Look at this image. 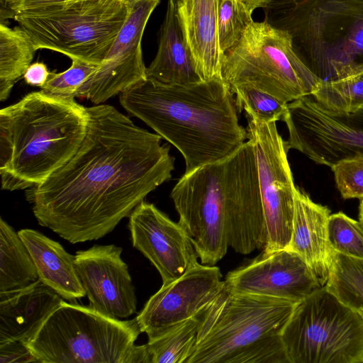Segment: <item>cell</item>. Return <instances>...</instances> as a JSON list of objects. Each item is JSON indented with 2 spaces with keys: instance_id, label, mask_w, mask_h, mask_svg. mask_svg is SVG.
Masks as SVG:
<instances>
[{
  "instance_id": "1",
  "label": "cell",
  "mask_w": 363,
  "mask_h": 363,
  "mask_svg": "<svg viewBox=\"0 0 363 363\" xmlns=\"http://www.w3.org/2000/svg\"><path fill=\"white\" fill-rule=\"evenodd\" d=\"M86 135L74 155L27 201L38 223L72 244L102 238L172 177L174 157L162 137L115 107L87 108Z\"/></svg>"
},
{
  "instance_id": "2",
  "label": "cell",
  "mask_w": 363,
  "mask_h": 363,
  "mask_svg": "<svg viewBox=\"0 0 363 363\" xmlns=\"http://www.w3.org/2000/svg\"><path fill=\"white\" fill-rule=\"evenodd\" d=\"M119 101L181 152L184 173L228 157L247 138L233 93L223 78L188 85L147 78L121 92Z\"/></svg>"
},
{
  "instance_id": "3",
  "label": "cell",
  "mask_w": 363,
  "mask_h": 363,
  "mask_svg": "<svg viewBox=\"0 0 363 363\" xmlns=\"http://www.w3.org/2000/svg\"><path fill=\"white\" fill-rule=\"evenodd\" d=\"M87 108L74 97L28 93L0 110L1 189L42 184L77 151L87 130Z\"/></svg>"
},
{
  "instance_id": "4",
  "label": "cell",
  "mask_w": 363,
  "mask_h": 363,
  "mask_svg": "<svg viewBox=\"0 0 363 363\" xmlns=\"http://www.w3.org/2000/svg\"><path fill=\"white\" fill-rule=\"evenodd\" d=\"M296 304L234 293L224 282L205 309L186 363H289L282 333Z\"/></svg>"
},
{
  "instance_id": "5",
  "label": "cell",
  "mask_w": 363,
  "mask_h": 363,
  "mask_svg": "<svg viewBox=\"0 0 363 363\" xmlns=\"http://www.w3.org/2000/svg\"><path fill=\"white\" fill-rule=\"evenodd\" d=\"M263 9L264 21L289 33L323 82L363 72V0H273Z\"/></svg>"
},
{
  "instance_id": "6",
  "label": "cell",
  "mask_w": 363,
  "mask_h": 363,
  "mask_svg": "<svg viewBox=\"0 0 363 363\" xmlns=\"http://www.w3.org/2000/svg\"><path fill=\"white\" fill-rule=\"evenodd\" d=\"M253 154V145L247 140L228 157L184 173L171 191L179 223L189 235L203 264L214 265L227 252L226 217Z\"/></svg>"
},
{
  "instance_id": "7",
  "label": "cell",
  "mask_w": 363,
  "mask_h": 363,
  "mask_svg": "<svg viewBox=\"0 0 363 363\" xmlns=\"http://www.w3.org/2000/svg\"><path fill=\"white\" fill-rule=\"evenodd\" d=\"M35 49H48L101 65L126 22L130 4L119 0H68L10 10Z\"/></svg>"
},
{
  "instance_id": "8",
  "label": "cell",
  "mask_w": 363,
  "mask_h": 363,
  "mask_svg": "<svg viewBox=\"0 0 363 363\" xmlns=\"http://www.w3.org/2000/svg\"><path fill=\"white\" fill-rule=\"evenodd\" d=\"M140 333L135 318L62 301L26 344L39 363H131Z\"/></svg>"
},
{
  "instance_id": "9",
  "label": "cell",
  "mask_w": 363,
  "mask_h": 363,
  "mask_svg": "<svg viewBox=\"0 0 363 363\" xmlns=\"http://www.w3.org/2000/svg\"><path fill=\"white\" fill-rule=\"evenodd\" d=\"M221 74L232 92L252 87L285 104L311 95L323 82L298 57L289 33L265 21H253L224 53Z\"/></svg>"
},
{
  "instance_id": "10",
  "label": "cell",
  "mask_w": 363,
  "mask_h": 363,
  "mask_svg": "<svg viewBox=\"0 0 363 363\" xmlns=\"http://www.w3.org/2000/svg\"><path fill=\"white\" fill-rule=\"evenodd\" d=\"M282 341L289 363H363V316L322 286L296 304Z\"/></svg>"
},
{
  "instance_id": "11",
  "label": "cell",
  "mask_w": 363,
  "mask_h": 363,
  "mask_svg": "<svg viewBox=\"0 0 363 363\" xmlns=\"http://www.w3.org/2000/svg\"><path fill=\"white\" fill-rule=\"evenodd\" d=\"M281 121L289 131L287 149L318 164L331 168L342 160L363 156V107L332 112L308 95L288 103Z\"/></svg>"
},
{
  "instance_id": "12",
  "label": "cell",
  "mask_w": 363,
  "mask_h": 363,
  "mask_svg": "<svg viewBox=\"0 0 363 363\" xmlns=\"http://www.w3.org/2000/svg\"><path fill=\"white\" fill-rule=\"evenodd\" d=\"M247 118V139L254 146L265 222L263 251L287 249L292 233L296 188L287 159L289 150L276 122Z\"/></svg>"
},
{
  "instance_id": "13",
  "label": "cell",
  "mask_w": 363,
  "mask_h": 363,
  "mask_svg": "<svg viewBox=\"0 0 363 363\" xmlns=\"http://www.w3.org/2000/svg\"><path fill=\"white\" fill-rule=\"evenodd\" d=\"M160 0H140L130 4L126 22L105 59L84 82L75 97L100 104L147 79L142 38L147 21Z\"/></svg>"
},
{
  "instance_id": "14",
  "label": "cell",
  "mask_w": 363,
  "mask_h": 363,
  "mask_svg": "<svg viewBox=\"0 0 363 363\" xmlns=\"http://www.w3.org/2000/svg\"><path fill=\"white\" fill-rule=\"evenodd\" d=\"M220 269L198 263L179 279L162 284L136 316L141 333L158 337L203 310L224 285Z\"/></svg>"
},
{
  "instance_id": "15",
  "label": "cell",
  "mask_w": 363,
  "mask_h": 363,
  "mask_svg": "<svg viewBox=\"0 0 363 363\" xmlns=\"http://www.w3.org/2000/svg\"><path fill=\"white\" fill-rule=\"evenodd\" d=\"M128 228L133 246L157 269L162 284L179 279L199 263L186 230L152 203L143 201L133 209Z\"/></svg>"
},
{
  "instance_id": "16",
  "label": "cell",
  "mask_w": 363,
  "mask_h": 363,
  "mask_svg": "<svg viewBox=\"0 0 363 363\" xmlns=\"http://www.w3.org/2000/svg\"><path fill=\"white\" fill-rule=\"evenodd\" d=\"M225 287L238 294L264 296L298 303L322 287L307 263L296 252H262L229 272Z\"/></svg>"
},
{
  "instance_id": "17",
  "label": "cell",
  "mask_w": 363,
  "mask_h": 363,
  "mask_svg": "<svg viewBox=\"0 0 363 363\" xmlns=\"http://www.w3.org/2000/svg\"><path fill=\"white\" fill-rule=\"evenodd\" d=\"M122 248L95 245L75 254V268L90 306L118 319L136 313L137 298Z\"/></svg>"
},
{
  "instance_id": "18",
  "label": "cell",
  "mask_w": 363,
  "mask_h": 363,
  "mask_svg": "<svg viewBox=\"0 0 363 363\" xmlns=\"http://www.w3.org/2000/svg\"><path fill=\"white\" fill-rule=\"evenodd\" d=\"M330 216L327 206L315 203L296 186L292 233L287 249L307 263L322 286L328 280L336 255L328 237Z\"/></svg>"
},
{
  "instance_id": "19",
  "label": "cell",
  "mask_w": 363,
  "mask_h": 363,
  "mask_svg": "<svg viewBox=\"0 0 363 363\" xmlns=\"http://www.w3.org/2000/svg\"><path fill=\"white\" fill-rule=\"evenodd\" d=\"M180 25L203 81L223 78L218 34L219 0H174Z\"/></svg>"
},
{
  "instance_id": "20",
  "label": "cell",
  "mask_w": 363,
  "mask_h": 363,
  "mask_svg": "<svg viewBox=\"0 0 363 363\" xmlns=\"http://www.w3.org/2000/svg\"><path fill=\"white\" fill-rule=\"evenodd\" d=\"M62 301L40 280L20 290L0 292V342L26 343Z\"/></svg>"
},
{
  "instance_id": "21",
  "label": "cell",
  "mask_w": 363,
  "mask_h": 363,
  "mask_svg": "<svg viewBox=\"0 0 363 363\" xmlns=\"http://www.w3.org/2000/svg\"><path fill=\"white\" fill-rule=\"evenodd\" d=\"M147 78L164 84L202 82L178 18L174 0H168L160 27L157 52L146 68Z\"/></svg>"
},
{
  "instance_id": "22",
  "label": "cell",
  "mask_w": 363,
  "mask_h": 363,
  "mask_svg": "<svg viewBox=\"0 0 363 363\" xmlns=\"http://www.w3.org/2000/svg\"><path fill=\"white\" fill-rule=\"evenodd\" d=\"M35 265L38 279L63 299L72 302L86 296L76 268L75 255L59 242L33 229L18 232Z\"/></svg>"
},
{
  "instance_id": "23",
  "label": "cell",
  "mask_w": 363,
  "mask_h": 363,
  "mask_svg": "<svg viewBox=\"0 0 363 363\" xmlns=\"http://www.w3.org/2000/svg\"><path fill=\"white\" fill-rule=\"evenodd\" d=\"M39 280L34 262L18 232L0 219V292L24 289Z\"/></svg>"
},
{
  "instance_id": "24",
  "label": "cell",
  "mask_w": 363,
  "mask_h": 363,
  "mask_svg": "<svg viewBox=\"0 0 363 363\" xmlns=\"http://www.w3.org/2000/svg\"><path fill=\"white\" fill-rule=\"evenodd\" d=\"M37 50L29 35L19 26L0 24V101L9 96L15 82L23 76Z\"/></svg>"
},
{
  "instance_id": "25",
  "label": "cell",
  "mask_w": 363,
  "mask_h": 363,
  "mask_svg": "<svg viewBox=\"0 0 363 363\" xmlns=\"http://www.w3.org/2000/svg\"><path fill=\"white\" fill-rule=\"evenodd\" d=\"M206 306L164 334L148 339L147 363H186L195 349Z\"/></svg>"
},
{
  "instance_id": "26",
  "label": "cell",
  "mask_w": 363,
  "mask_h": 363,
  "mask_svg": "<svg viewBox=\"0 0 363 363\" xmlns=\"http://www.w3.org/2000/svg\"><path fill=\"white\" fill-rule=\"evenodd\" d=\"M324 286L347 306L363 311V259L336 252Z\"/></svg>"
},
{
  "instance_id": "27",
  "label": "cell",
  "mask_w": 363,
  "mask_h": 363,
  "mask_svg": "<svg viewBox=\"0 0 363 363\" xmlns=\"http://www.w3.org/2000/svg\"><path fill=\"white\" fill-rule=\"evenodd\" d=\"M311 95L328 111L354 112L363 107V72L342 79L321 82Z\"/></svg>"
},
{
  "instance_id": "28",
  "label": "cell",
  "mask_w": 363,
  "mask_h": 363,
  "mask_svg": "<svg viewBox=\"0 0 363 363\" xmlns=\"http://www.w3.org/2000/svg\"><path fill=\"white\" fill-rule=\"evenodd\" d=\"M252 14L240 0H219L218 34L223 54L240 40L254 21Z\"/></svg>"
},
{
  "instance_id": "29",
  "label": "cell",
  "mask_w": 363,
  "mask_h": 363,
  "mask_svg": "<svg viewBox=\"0 0 363 363\" xmlns=\"http://www.w3.org/2000/svg\"><path fill=\"white\" fill-rule=\"evenodd\" d=\"M328 237L333 250L342 255L363 259V224L342 212L330 214Z\"/></svg>"
},
{
  "instance_id": "30",
  "label": "cell",
  "mask_w": 363,
  "mask_h": 363,
  "mask_svg": "<svg viewBox=\"0 0 363 363\" xmlns=\"http://www.w3.org/2000/svg\"><path fill=\"white\" fill-rule=\"evenodd\" d=\"M239 112L244 110L246 116L264 123L281 120L287 104L263 91L240 86L233 91Z\"/></svg>"
},
{
  "instance_id": "31",
  "label": "cell",
  "mask_w": 363,
  "mask_h": 363,
  "mask_svg": "<svg viewBox=\"0 0 363 363\" xmlns=\"http://www.w3.org/2000/svg\"><path fill=\"white\" fill-rule=\"evenodd\" d=\"M98 67L79 60H72V65L67 70L60 73L50 72L40 90L50 95L75 98L77 91Z\"/></svg>"
},
{
  "instance_id": "32",
  "label": "cell",
  "mask_w": 363,
  "mask_h": 363,
  "mask_svg": "<svg viewBox=\"0 0 363 363\" xmlns=\"http://www.w3.org/2000/svg\"><path fill=\"white\" fill-rule=\"evenodd\" d=\"M331 169L343 199H363V156L342 160Z\"/></svg>"
},
{
  "instance_id": "33",
  "label": "cell",
  "mask_w": 363,
  "mask_h": 363,
  "mask_svg": "<svg viewBox=\"0 0 363 363\" xmlns=\"http://www.w3.org/2000/svg\"><path fill=\"white\" fill-rule=\"evenodd\" d=\"M20 362H38V361L24 342L8 341L0 342V363Z\"/></svg>"
},
{
  "instance_id": "34",
  "label": "cell",
  "mask_w": 363,
  "mask_h": 363,
  "mask_svg": "<svg viewBox=\"0 0 363 363\" xmlns=\"http://www.w3.org/2000/svg\"><path fill=\"white\" fill-rule=\"evenodd\" d=\"M50 74L45 64L34 62L30 64L23 74L28 84L41 87L48 81Z\"/></svg>"
},
{
  "instance_id": "35",
  "label": "cell",
  "mask_w": 363,
  "mask_h": 363,
  "mask_svg": "<svg viewBox=\"0 0 363 363\" xmlns=\"http://www.w3.org/2000/svg\"><path fill=\"white\" fill-rule=\"evenodd\" d=\"M68 0H9L7 6L9 10L19 8L30 7L51 3L62 2ZM131 4L140 0H119Z\"/></svg>"
},
{
  "instance_id": "36",
  "label": "cell",
  "mask_w": 363,
  "mask_h": 363,
  "mask_svg": "<svg viewBox=\"0 0 363 363\" xmlns=\"http://www.w3.org/2000/svg\"><path fill=\"white\" fill-rule=\"evenodd\" d=\"M253 13L257 8H264L273 0H240Z\"/></svg>"
},
{
  "instance_id": "37",
  "label": "cell",
  "mask_w": 363,
  "mask_h": 363,
  "mask_svg": "<svg viewBox=\"0 0 363 363\" xmlns=\"http://www.w3.org/2000/svg\"><path fill=\"white\" fill-rule=\"evenodd\" d=\"M359 221L363 224V199H360V202H359Z\"/></svg>"
},
{
  "instance_id": "38",
  "label": "cell",
  "mask_w": 363,
  "mask_h": 363,
  "mask_svg": "<svg viewBox=\"0 0 363 363\" xmlns=\"http://www.w3.org/2000/svg\"><path fill=\"white\" fill-rule=\"evenodd\" d=\"M8 1H9V0H1V11H4L6 9Z\"/></svg>"
},
{
  "instance_id": "39",
  "label": "cell",
  "mask_w": 363,
  "mask_h": 363,
  "mask_svg": "<svg viewBox=\"0 0 363 363\" xmlns=\"http://www.w3.org/2000/svg\"><path fill=\"white\" fill-rule=\"evenodd\" d=\"M359 312L361 313V314H362V316H363V311H359Z\"/></svg>"
}]
</instances>
